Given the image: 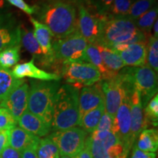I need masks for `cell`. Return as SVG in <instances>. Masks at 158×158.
I'll return each mask as SVG.
<instances>
[{
  "label": "cell",
  "mask_w": 158,
  "mask_h": 158,
  "mask_svg": "<svg viewBox=\"0 0 158 158\" xmlns=\"http://www.w3.org/2000/svg\"><path fill=\"white\" fill-rule=\"evenodd\" d=\"M100 16L101 27L96 45L113 49L118 45L147 43L148 37L136 27L135 21L127 16Z\"/></svg>",
  "instance_id": "cell-1"
},
{
  "label": "cell",
  "mask_w": 158,
  "mask_h": 158,
  "mask_svg": "<svg viewBox=\"0 0 158 158\" xmlns=\"http://www.w3.org/2000/svg\"><path fill=\"white\" fill-rule=\"evenodd\" d=\"M37 11L40 22L46 26L56 39H62L78 30L76 9L63 1L45 3Z\"/></svg>",
  "instance_id": "cell-2"
},
{
  "label": "cell",
  "mask_w": 158,
  "mask_h": 158,
  "mask_svg": "<svg viewBox=\"0 0 158 158\" xmlns=\"http://www.w3.org/2000/svg\"><path fill=\"white\" fill-rule=\"evenodd\" d=\"M79 89L70 84L59 86L53 108L51 130L58 131L79 126Z\"/></svg>",
  "instance_id": "cell-3"
},
{
  "label": "cell",
  "mask_w": 158,
  "mask_h": 158,
  "mask_svg": "<svg viewBox=\"0 0 158 158\" xmlns=\"http://www.w3.org/2000/svg\"><path fill=\"white\" fill-rule=\"evenodd\" d=\"M59 86V81L33 80L29 89L27 110L51 127L55 96Z\"/></svg>",
  "instance_id": "cell-4"
},
{
  "label": "cell",
  "mask_w": 158,
  "mask_h": 158,
  "mask_svg": "<svg viewBox=\"0 0 158 158\" xmlns=\"http://www.w3.org/2000/svg\"><path fill=\"white\" fill-rule=\"evenodd\" d=\"M88 42L77 30L62 39L52 40V49L55 61L68 62H86L85 50Z\"/></svg>",
  "instance_id": "cell-5"
},
{
  "label": "cell",
  "mask_w": 158,
  "mask_h": 158,
  "mask_svg": "<svg viewBox=\"0 0 158 158\" xmlns=\"http://www.w3.org/2000/svg\"><path fill=\"white\" fill-rule=\"evenodd\" d=\"M127 75L134 87L141 96L143 107L147 106L149 100L157 94V74L148 65L141 67H126L122 68Z\"/></svg>",
  "instance_id": "cell-6"
},
{
  "label": "cell",
  "mask_w": 158,
  "mask_h": 158,
  "mask_svg": "<svg viewBox=\"0 0 158 158\" xmlns=\"http://www.w3.org/2000/svg\"><path fill=\"white\" fill-rule=\"evenodd\" d=\"M87 133L77 127L54 131L48 138L56 144L62 156L73 158L84 149Z\"/></svg>",
  "instance_id": "cell-7"
},
{
  "label": "cell",
  "mask_w": 158,
  "mask_h": 158,
  "mask_svg": "<svg viewBox=\"0 0 158 158\" xmlns=\"http://www.w3.org/2000/svg\"><path fill=\"white\" fill-rule=\"evenodd\" d=\"M122 86L124 88V95L121 104L114 118L112 132L116 135L126 150L129 152L133 146L130 141V127H131L130 95L135 89H133L124 86L123 85Z\"/></svg>",
  "instance_id": "cell-8"
},
{
  "label": "cell",
  "mask_w": 158,
  "mask_h": 158,
  "mask_svg": "<svg viewBox=\"0 0 158 158\" xmlns=\"http://www.w3.org/2000/svg\"><path fill=\"white\" fill-rule=\"evenodd\" d=\"M62 77L68 83L76 85L92 86L101 80L100 71L88 62H68L62 64Z\"/></svg>",
  "instance_id": "cell-9"
},
{
  "label": "cell",
  "mask_w": 158,
  "mask_h": 158,
  "mask_svg": "<svg viewBox=\"0 0 158 158\" xmlns=\"http://www.w3.org/2000/svg\"><path fill=\"white\" fill-rule=\"evenodd\" d=\"M100 81L104 97L105 111L114 118L122 102L124 88L117 76L113 78L100 80Z\"/></svg>",
  "instance_id": "cell-10"
},
{
  "label": "cell",
  "mask_w": 158,
  "mask_h": 158,
  "mask_svg": "<svg viewBox=\"0 0 158 158\" xmlns=\"http://www.w3.org/2000/svg\"><path fill=\"white\" fill-rule=\"evenodd\" d=\"M78 31L88 43L97 44L100 34V16L92 15L84 5H79Z\"/></svg>",
  "instance_id": "cell-11"
},
{
  "label": "cell",
  "mask_w": 158,
  "mask_h": 158,
  "mask_svg": "<svg viewBox=\"0 0 158 158\" xmlns=\"http://www.w3.org/2000/svg\"><path fill=\"white\" fill-rule=\"evenodd\" d=\"M29 89L28 84L24 81L14 89L2 102H0V107L8 110L17 122L23 112L27 110Z\"/></svg>",
  "instance_id": "cell-12"
},
{
  "label": "cell",
  "mask_w": 158,
  "mask_h": 158,
  "mask_svg": "<svg viewBox=\"0 0 158 158\" xmlns=\"http://www.w3.org/2000/svg\"><path fill=\"white\" fill-rule=\"evenodd\" d=\"M21 45V27L10 13L0 15V51Z\"/></svg>",
  "instance_id": "cell-13"
},
{
  "label": "cell",
  "mask_w": 158,
  "mask_h": 158,
  "mask_svg": "<svg viewBox=\"0 0 158 158\" xmlns=\"http://www.w3.org/2000/svg\"><path fill=\"white\" fill-rule=\"evenodd\" d=\"M147 43H136L118 45L112 50L119 55L126 66L141 67L147 62Z\"/></svg>",
  "instance_id": "cell-14"
},
{
  "label": "cell",
  "mask_w": 158,
  "mask_h": 158,
  "mask_svg": "<svg viewBox=\"0 0 158 158\" xmlns=\"http://www.w3.org/2000/svg\"><path fill=\"white\" fill-rule=\"evenodd\" d=\"M130 115H131V127H130V141L133 146L138 135L147 129V124L144 118L143 107L142 106L140 93L137 89H134L130 95Z\"/></svg>",
  "instance_id": "cell-15"
},
{
  "label": "cell",
  "mask_w": 158,
  "mask_h": 158,
  "mask_svg": "<svg viewBox=\"0 0 158 158\" xmlns=\"http://www.w3.org/2000/svg\"><path fill=\"white\" fill-rule=\"evenodd\" d=\"M102 103H104V97L100 81L92 86L83 87L79 93V111L81 118L86 113Z\"/></svg>",
  "instance_id": "cell-16"
},
{
  "label": "cell",
  "mask_w": 158,
  "mask_h": 158,
  "mask_svg": "<svg viewBox=\"0 0 158 158\" xmlns=\"http://www.w3.org/2000/svg\"><path fill=\"white\" fill-rule=\"evenodd\" d=\"M13 76L18 79H23L25 77L34 78L38 81H59L61 76L54 73H48L41 70L35 64V59H32L29 62L15 65L12 70Z\"/></svg>",
  "instance_id": "cell-17"
},
{
  "label": "cell",
  "mask_w": 158,
  "mask_h": 158,
  "mask_svg": "<svg viewBox=\"0 0 158 158\" xmlns=\"http://www.w3.org/2000/svg\"><path fill=\"white\" fill-rule=\"evenodd\" d=\"M30 21L34 27L33 34L39 43L45 58L47 59L51 66H52L56 62L52 49V37L54 36L48 27L38 21V20L35 19L34 18H30Z\"/></svg>",
  "instance_id": "cell-18"
},
{
  "label": "cell",
  "mask_w": 158,
  "mask_h": 158,
  "mask_svg": "<svg viewBox=\"0 0 158 158\" xmlns=\"http://www.w3.org/2000/svg\"><path fill=\"white\" fill-rule=\"evenodd\" d=\"M18 124L20 127L37 137L47 135L51 130L50 124L29 112L28 110H26L19 118L18 120Z\"/></svg>",
  "instance_id": "cell-19"
},
{
  "label": "cell",
  "mask_w": 158,
  "mask_h": 158,
  "mask_svg": "<svg viewBox=\"0 0 158 158\" xmlns=\"http://www.w3.org/2000/svg\"><path fill=\"white\" fill-rule=\"evenodd\" d=\"M40 140L39 137L17 126L9 130V146L20 152L28 147L38 146Z\"/></svg>",
  "instance_id": "cell-20"
},
{
  "label": "cell",
  "mask_w": 158,
  "mask_h": 158,
  "mask_svg": "<svg viewBox=\"0 0 158 158\" xmlns=\"http://www.w3.org/2000/svg\"><path fill=\"white\" fill-rule=\"evenodd\" d=\"M21 44L32 55L33 59H37L41 66L48 69L51 68V64L43 54L40 46L33 34V31L21 27Z\"/></svg>",
  "instance_id": "cell-21"
},
{
  "label": "cell",
  "mask_w": 158,
  "mask_h": 158,
  "mask_svg": "<svg viewBox=\"0 0 158 158\" xmlns=\"http://www.w3.org/2000/svg\"><path fill=\"white\" fill-rule=\"evenodd\" d=\"M96 45V44H95ZM99 52L101 56L102 60L106 68L113 75L118 74V73L125 67L123 61L116 51L102 45H96Z\"/></svg>",
  "instance_id": "cell-22"
},
{
  "label": "cell",
  "mask_w": 158,
  "mask_h": 158,
  "mask_svg": "<svg viewBox=\"0 0 158 158\" xmlns=\"http://www.w3.org/2000/svg\"><path fill=\"white\" fill-rule=\"evenodd\" d=\"M85 59H86V62L90 63L94 65L100 71V74H101V80L113 78L117 76V75L115 76V75L110 73L106 68L98 47L95 44L88 43L86 50H85Z\"/></svg>",
  "instance_id": "cell-23"
},
{
  "label": "cell",
  "mask_w": 158,
  "mask_h": 158,
  "mask_svg": "<svg viewBox=\"0 0 158 158\" xmlns=\"http://www.w3.org/2000/svg\"><path fill=\"white\" fill-rule=\"evenodd\" d=\"M24 82L13 76L12 70L0 68V102L13 92V90Z\"/></svg>",
  "instance_id": "cell-24"
},
{
  "label": "cell",
  "mask_w": 158,
  "mask_h": 158,
  "mask_svg": "<svg viewBox=\"0 0 158 158\" xmlns=\"http://www.w3.org/2000/svg\"><path fill=\"white\" fill-rule=\"evenodd\" d=\"M138 141L134 147L146 152H154L157 150L158 135L155 129H145L138 136Z\"/></svg>",
  "instance_id": "cell-25"
},
{
  "label": "cell",
  "mask_w": 158,
  "mask_h": 158,
  "mask_svg": "<svg viewBox=\"0 0 158 158\" xmlns=\"http://www.w3.org/2000/svg\"><path fill=\"white\" fill-rule=\"evenodd\" d=\"M105 113V105L102 103L87 112L81 118L79 126L86 133H92L97 129L102 116Z\"/></svg>",
  "instance_id": "cell-26"
},
{
  "label": "cell",
  "mask_w": 158,
  "mask_h": 158,
  "mask_svg": "<svg viewBox=\"0 0 158 158\" xmlns=\"http://www.w3.org/2000/svg\"><path fill=\"white\" fill-rule=\"evenodd\" d=\"M157 14L158 9L157 5H156L141 17L134 21L136 27L147 36L148 34H150L154 23L157 20Z\"/></svg>",
  "instance_id": "cell-27"
},
{
  "label": "cell",
  "mask_w": 158,
  "mask_h": 158,
  "mask_svg": "<svg viewBox=\"0 0 158 158\" xmlns=\"http://www.w3.org/2000/svg\"><path fill=\"white\" fill-rule=\"evenodd\" d=\"M37 155L38 158H60L58 147L48 137L40 140L37 148Z\"/></svg>",
  "instance_id": "cell-28"
},
{
  "label": "cell",
  "mask_w": 158,
  "mask_h": 158,
  "mask_svg": "<svg viewBox=\"0 0 158 158\" xmlns=\"http://www.w3.org/2000/svg\"><path fill=\"white\" fill-rule=\"evenodd\" d=\"M21 45L10 47L0 51V68L9 69L20 60Z\"/></svg>",
  "instance_id": "cell-29"
},
{
  "label": "cell",
  "mask_w": 158,
  "mask_h": 158,
  "mask_svg": "<svg viewBox=\"0 0 158 158\" xmlns=\"http://www.w3.org/2000/svg\"><path fill=\"white\" fill-rule=\"evenodd\" d=\"M156 2L157 0H135L130 7L127 17L135 21L156 5Z\"/></svg>",
  "instance_id": "cell-30"
},
{
  "label": "cell",
  "mask_w": 158,
  "mask_h": 158,
  "mask_svg": "<svg viewBox=\"0 0 158 158\" xmlns=\"http://www.w3.org/2000/svg\"><path fill=\"white\" fill-rule=\"evenodd\" d=\"M135 0H114L106 13L109 17H126Z\"/></svg>",
  "instance_id": "cell-31"
},
{
  "label": "cell",
  "mask_w": 158,
  "mask_h": 158,
  "mask_svg": "<svg viewBox=\"0 0 158 158\" xmlns=\"http://www.w3.org/2000/svg\"><path fill=\"white\" fill-rule=\"evenodd\" d=\"M147 61L148 66L155 73L158 71V37L152 35L147 43Z\"/></svg>",
  "instance_id": "cell-32"
},
{
  "label": "cell",
  "mask_w": 158,
  "mask_h": 158,
  "mask_svg": "<svg viewBox=\"0 0 158 158\" xmlns=\"http://www.w3.org/2000/svg\"><path fill=\"white\" fill-rule=\"evenodd\" d=\"M144 118L147 127L149 124L153 126L157 125L158 119V95L157 94L153 97L146 106L144 110Z\"/></svg>",
  "instance_id": "cell-33"
},
{
  "label": "cell",
  "mask_w": 158,
  "mask_h": 158,
  "mask_svg": "<svg viewBox=\"0 0 158 158\" xmlns=\"http://www.w3.org/2000/svg\"><path fill=\"white\" fill-rule=\"evenodd\" d=\"M18 122L5 108L0 107V131L10 130L16 127Z\"/></svg>",
  "instance_id": "cell-34"
},
{
  "label": "cell",
  "mask_w": 158,
  "mask_h": 158,
  "mask_svg": "<svg viewBox=\"0 0 158 158\" xmlns=\"http://www.w3.org/2000/svg\"><path fill=\"white\" fill-rule=\"evenodd\" d=\"M113 122L114 118H112L109 114L105 111L95 130H98V131H112Z\"/></svg>",
  "instance_id": "cell-35"
},
{
  "label": "cell",
  "mask_w": 158,
  "mask_h": 158,
  "mask_svg": "<svg viewBox=\"0 0 158 158\" xmlns=\"http://www.w3.org/2000/svg\"><path fill=\"white\" fill-rule=\"evenodd\" d=\"M6 1L28 15H32L36 13V7L29 5L24 0H6Z\"/></svg>",
  "instance_id": "cell-36"
},
{
  "label": "cell",
  "mask_w": 158,
  "mask_h": 158,
  "mask_svg": "<svg viewBox=\"0 0 158 158\" xmlns=\"http://www.w3.org/2000/svg\"><path fill=\"white\" fill-rule=\"evenodd\" d=\"M114 0H91L96 7L98 15H106Z\"/></svg>",
  "instance_id": "cell-37"
},
{
  "label": "cell",
  "mask_w": 158,
  "mask_h": 158,
  "mask_svg": "<svg viewBox=\"0 0 158 158\" xmlns=\"http://www.w3.org/2000/svg\"><path fill=\"white\" fill-rule=\"evenodd\" d=\"M128 152L121 147H113L109 149L105 158H127Z\"/></svg>",
  "instance_id": "cell-38"
},
{
  "label": "cell",
  "mask_w": 158,
  "mask_h": 158,
  "mask_svg": "<svg viewBox=\"0 0 158 158\" xmlns=\"http://www.w3.org/2000/svg\"><path fill=\"white\" fill-rule=\"evenodd\" d=\"M1 158H21V152L8 146L0 155Z\"/></svg>",
  "instance_id": "cell-39"
},
{
  "label": "cell",
  "mask_w": 158,
  "mask_h": 158,
  "mask_svg": "<svg viewBox=\"0 0 158 158\" xmlns=\"http://www.w3.org/2000/svg\"><path fill=\"white\" fill-rule=\"evenodd\" d=\"M130 158H156V155L154 152H146L134 147Z\"/></svg>",
  "instance_id": "cell-40"
},
{
  "label": "cell",
  "mask_w": 158,
  "mask_h": 158,
  "mask_svg": "<svg viewBox=\"0 0 158 158\" xmlns=\"http://www.w3.org/2000/svg\"><path fill=\"white\" fill-rule=\"evenodd\" d=\"M37 146L30 147L21 152V158H38L37 155Z\"/></svg>",
  "instance_id": "cell-41"
},
{
  "label": "cell",
  "mask_w": 158,
  "mask_h": 158,
  "mask_svg": "<svg viewBox=\"0 0 158 158\" xmlns=\"http://www.w3.org/2000/svg\"><path fill=\"white\" fill-rule=\"evenodd\" d=\"M9 146V130L0 131V155Z\"/></svg>",
  "instance_id": "cell-42"
},
{
  "label": "cell",
  "mask_w": 158,
  "mask_h": 158,
  "mask_svg": "<svg viewBox=\"0 0 158 158\" xmlns=\"http://www.w3.org/2000/svg\"><path fill=\"white\" fill-rule=\"evenodd\" d=\"M73 158H92V154H91L90 149L89 148L87 144L85 143L84 149H83L78 155L75 156Z\"/></svg>",
  "instance_id": "cell-43"
},
{
  "label": "cell",
  "mask_w": 158,
  "mask_h": 158,
  "mask_svg": "<svg viewBox=\"0 0 158 158\" xmlns=\"http://www.w3.org/2000/svg\"><path fill=\"white\" fill-rule=\"evenodd\" d=\"M10 5L6 0H0V15L9 13Z\"/></svg>",
  "instance_id": "cell-44"
},
{
  "label": "cell",
  "mask_w": 158,
  "mask_h": 158,
  "mask_svg": "<svg viewBox=\"0 0 158 158\" xmlns=\"http://www.w3.org/2000/svg\"><path fill=\"white\" fill-rule=\"evenodd\" d=\"M153 31H154V35L152 36L155 37H158V21H155V23H154L153 27H152Z\"/></svg>",
  "instance_id": "cell-45"
},
{
  "label": "cell",
  "mask_w": 158,
  "mask_h": 158,
  "mask_svg": "<svg viewBox=\"0 0 158 158\" xmlns=\"http://www.w3.org/2000/svg\"><path fill=\"white\" fill-rule=\"evenodd\" d=\"M60 158H72V157H69V156H62Z\"/></svg>",
  "instance_id": "cell-46"
},
{
  "label": "cell",
  "mask_w": 158,
  "mask_h": 158,
  "mask_svg": "<svg viewBox=\"0 0 158 158\" xmlns=\"http://www.w3.org/2000/svg\"><path fill=\"white\" fill-rule=\"evenodd\" d=\"M79 1H82V2H89L91 0H79Z\"/></svg>",
  "instance_id": "cell-47"
},
{
  "label": "cell",
  "mask_w": 158,
  "mask_h": 158,
  "mask_svg": "<svg viewBox=\"0 0 158 158\" xmlns=\"http://www.w3.org/2000/svg\"><path fill=\"white\" fill-rule=\"evenodd\" d=\"M0 158H1V157H0Z\"/></svg>",
  "instance_id": "cell-48"
}]
</instances>
